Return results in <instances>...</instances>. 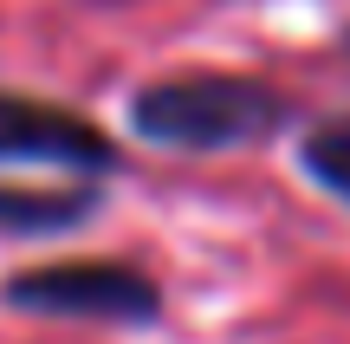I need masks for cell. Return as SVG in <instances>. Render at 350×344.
I'll list each match as a JSON object with an SVG mask.
<instances>
[{
	"label": "cell",
	"instance_id": "6da1fadb",
	"mask_svg": "<svg viewBox=\"0 0 350 344\" xmlns=\"http://www.w3.org/2000/svg\"><path fill=\"white\" fill-rule=\"evenodd\" d=\"M286 124H299V104L247 72H175L130 91V130L143 143L188 150V156L247 150V143L279 137Z\"/></svg>",
	"mask_w": 350,
	"mask_h": 344
},
{
	"label": "cell",
	"instance_id": "7a4b0ae2",
	"mask_svg": "<svg viewBox=\"0 0 350 344\" xmlns=\"http://www.w3.org/2000/svg\"><path fill=\"white\" fill-rule=\"evenodd\" d=\"M0 293H7L13 312H33V319H91V325H156L163 319V286L143 267H124V260L26 267Z\"/></svg>",
	"mask_w": 350,
	"mask_h": 344
},
{
	"label": "cell",
	"instance_id": "3957f363",
	"mask_svg": "<svg viewBox=\"0 0 350 344\" xmlns=\"http://www.w3.org/2000/svg\"><path fill=\"white\" fill-rule=\"evenodd\" d=\"M0 163H46V169H59V176L104 182V176L124 169V150H117L111 130H98L85 111L0 91Z\"/></svg>",
	"mask_w": 350,
	"mask_h": 344
},
{
	"label": "cell",
	"instance_id": "277c9868",
	"mask_svg": "<svg viewBox=\"0 0 350 344\" xmlns=\"http://www.w3.org/2000/svg\"><path fill=\"white\" fill-rule=\"evenodd\" d=\"M98 208H104V182H0V234L7 241L72 234Z\"/></svg>",
	"mask_w": 350,
	"mask_h": 344
},
{
	"label": "cell",
	"instance_id": "5b68a950",
	"mask_svg": "<svg viewBox=\"0 0 350 344\" xmlns=\"http://www.w3.org/2000/svg\"><path fill=\"white\" fill-rule=\"evenodd\" d=\"M299 169L318 182L325 195H338L350 208V117H325L299 137Z\"/></svg>",
	"mask_w": 350,
	"mask_h": 344
}]
</instances>
